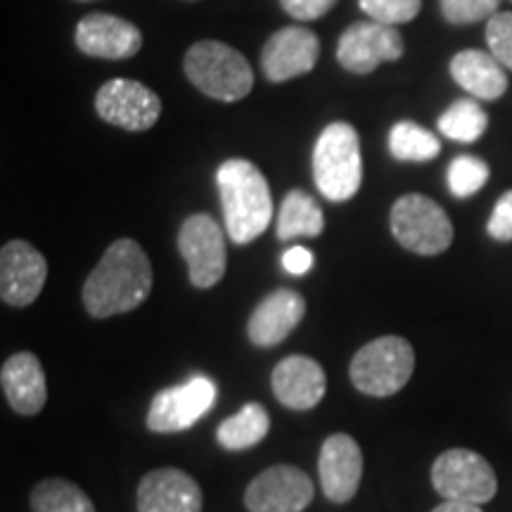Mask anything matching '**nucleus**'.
I'll list each match as a JSON object with an SVG mask.
<instances>
[{"instance_id": "2eb2a0df", "label": "nucleus", "mask_w": 512, "mask_h": 512, "mask_svg": "<svg viewBox=\"0 0 512 512\" xmlns=\"http://www.w3.org/2000/svg\"><path fill=\"white\" fill-rule=\"evenodd\" d=\"M318 475L332 503H349L363 479V453L349 434H330L320 446Z\"/></svg>"}, {"instance_id": "f3484780", "label": "nucleus", "mask_w": 512, "mask_h": 512, "mask_svg": "<svg viewBox=\"0 0 512 512\" xmlns=\"http://www.w3.org/2000/svg\"><path fill=\"white\" fill-rule=\"evenodd\" d=\"M306 313V302L299 292L290 287H280L261 299L259 306L252 311L247 323V332L256 347H278L297 330Z\"/></svg>"}, {"instance_id": "b1692460", "label": "nucleus", "mask_w": 512, "mask_h": 512, "mask_svg": "<svg viewBox=\"0 0 512 512\" xmlns=\"http://www.w3.org/2000/svg\"><path fill=\"white\" fill-rule=\"evenodd\" d=\"M389 152L399 162H430L441 152L439 138L415 121H399L389 131Z\"/></svg>"}, {"instance_id": "a878e982", "label": "nucleus", "mask_w": 512, "mask_h": 512, "mask_svg": "<svg viewBox=\"0 0 512 512\" xmlns=\"http://www.w3.org/2000/svg\"><path fill=\"white\" fill-rule=\"evenodd\" d=\"M489 117L477 100H456L439 117V131L456 143H475L484 136Z\"/></svg>"}, {"instance_id": "5701e85b", "label": "nucleus", "mask_w": 512, "mask_h": 512, "mask_svg": "<svg viewBox=\"0 0 512 512\" xmlns=\"http://www.w3.org/2000/svg\"><path fill=\"white\" fill-rule=\"evenodd\" d=\"M271 430V418H268L266 408L261 403H247L242 411L230 415L216 430V441L226 448V451H245L266 439Z\"/></svg>"}, {"instance_id": "393cba45", "label": "nucleus", "mask_w": 512, "mask_h": 512, "mask_svg": "<svg viewBox=\"0 0 512 512\" xmlns=\"http://www.w3.org/2000/svg\"><path fill=\"white\" fill-rule=\"evenodd\" d=\"M34 512H95V505L86 491L67 479H43L31 494Z\"/></svg>"}, {"instance_id": "cd10ccee", "label": "nucleus", "mask_w": 512, "mask_h": 512, "mask_svg": "<svg viewBox=\"0 0 512 512\" xmlns=\"http://www.w3.org/2000/svg\"><path fill=\"white\" fill-rule=\"evenodd\" d=\"M358 5L373 22L396 27L418 17L422 0H358Z\"/></svg>"}, {"instance_id": "0eeeda50", "label": "nucleus", "mask_w": 512, "mask_h": 512, "mask_svg": "<svg viewBox=\"0 0 512 512\" xmlns=\"http://www.w3.org/2000/svg\"><path fill=\"white\" fill-rule=\"evenodd\" d=\"M432 486L444 501L484 505L496 496L498 479L484 456L470 448H451L434 460Z\"/></svg>"}, {"instance_id": "20e7f679", "label": "nucleus", "mask_w": 512, "mask_h": 512, "mask_svg": "<svg viewBox=\"0 0 512 512\" xmlns=\"http://www.w3.org/2000/svg\"><path fill=\"white\" fill-rule=\"evenodd\" d=\"M183 69L192 86L221 102L247 98L254 86V74L247 57L219 41L195 43L185 53Z\"/></svg>"}, {"instance_id": "aec40b11", "label": "nucleus", "mask_w": 512, "mask_h": 512, "mask_svg": "<svg viewBox=\"0 0 512 512\" xmlns=\"http://www.w3.org/2000/svg\"><path fill=\"white\" fill-rule=\"evenodd\" d=\"M0 384H3L5 399L10 408L19 415H36L43 411L48 399L46 373L41 361L29 351L10 356L0 370Z\"/></svg>"}, {"instance_id": "9d476101", "label": "nucleus", "mask_w": 512, "mask_h": 512, "mask_svg": "<svg viewBox=\"0 0 512 512\" xmlns=\"http://www.w3.org/2000/svg\"><path fill=\"white\" fill-rule=\"evenodd\" d=\"M403 36L396 27L368 22H356L339 36L337 62L351 74H370L384 62H396L403 55Z\"/></svg>"}, {"instance_id": "6ab92c4d", "label": "nucleus", "mask_w": 512, "mask_h": 512, "mask_svg": "<svg viewBox=\"0 0 512 512\" xmlns=\"http://www.w3.org/2000/svg\"><path fill=\"white\" fill-rule=\"evenodd\" d=\"M275 399L292 411H311L325 396L328 377L318 361L309 356H287L271 375Z\"/></svg>"}, {"instance_id": "bb28decb", "label": "nucleus", "mask_w": 512, "mask_h": 512, "mask_svg": "<svg viewBox=\"0 0 512 512\" xmlns=\"http://www.w3.org/2000/svg\"><path fill=\"white\" fill-rule=\"evenodd\" d=\"M446 178L453 195L465 200V197L477 195L486 185V181H489V164L482 162L479 157L460 155L448 164Z\"/></svg>"}, {"instance_id": "ddd939ff", "label": "nucleus", "mask_w": 512, "mask_h": 512, "mask_svg": "<svg viewBox=\"0 0 512 512\" xmlns=\"http://www.w3.org/2000/svg\"><path fill=\"white\" fill-rule=\"evenodd\" d=\"M48 278L46 256L24 240H12L0 252V297L10 306H29Z\"/></svg>"}, {"instance_id": "7c9ffc66", "label": "nucleus", "mask_w": 512, "mask_h": 512, "mask_svg": "<svg viewBox=\"0 0 512 512\" xmlns=\"http://www.w3.org/2000/svg\"><path fill=\"white\" fill-rule=\"evenodd\" d=\"M486 233L496 242L512 240V190L505 192L501 200L496 202L494 214H491L489 223H486Z\"/></svg>"}, {"instance_id": "473e14b6", "label": "nucleus", "mask_w": 512, "mask_h": 512, "mask_svg": "<svg viewBox=\"0 0 512 512\" xmlns=\"http://www.w3.org/2000/svg\"><path fill=\"white\" fill-rule=\"evenodd\" d=\"M283 268L290 275H306L313 268V261H316V256H313L311 249H306L302 245H294L287 249L283 254Z\"/></svg>"}, {"instance_id": "4468645a", "label": "nucleus", "mask_w": 512, "mask_h": 512, "mask_svg": "<svg viewBox=\"0 0 512 512\" xmlns=\"http://www.w3.org/2000/svg\"><path fill=\"white\" fill-rule=\"evenodd\" d=\"M320 41L304 27H285L268 38L261 50V67L268 81L283 83L309 74L318 64Z\"/></svg>"}, {"instance_id": "f257e3e1", "label": "nucleus", "mask_w": 512, "mask_h": 512, "mask_svg": "<svg viewBox=\"0 0 512 512\" xmlns=\"http://www.w3.org/2000/svg\"><path fill=\"white\" fill-rule=\"evenodd\" d=\"M152 292V264L136 240H117L83 285V306L93 318L138 309Z\"/></svg>"}, {"instance_id": "a211bd4d", "label": "nucleus", "mask_w": 512, "mask_h": 512, "mask_svg": "<svg viewBox=\"0 0 512 512\" xmlns=\"http://www.w3.org/2000/svg\"><path fill=\"white\" fill-rule=\"evenodd\" d=\"M202 489L176 467L152 470L138 484V512H200Z\"/></svg>"}, {"instance_id": "72a5a7b5", "label": "nucleus", "mask_w": 512, "mask_h": 512, "mask_svg": "<svg viewBox=\"0 0 512 512\" xmlns=\"http://www.w3.org/2000/svg\"><path fill=\"white\" fill-rule=\"evenodd\" d=\"M432 512H484L479 505L475 503H465V501H444L437 505Z\"/></svg>"}, {"instance_id": "c85d7f7f", "label": "nucleus", "mask_w": 512, "mask_h": 512, "mask_svg": "<svg viewBox=\"0 0 512 512\" xmlns=\"http://www.w3.org/2000/svg\"><path fill=\"white\" fill-rule=\"evenodd\" d=\"M501 0H441V12L451 24H475L498 15Z\"/></svg>"}, {"instance_id": "1a4fd4ad", "label": "nucleus", "mask_w": 512, "mask_h": 512, "mask_svg": "<svg viewBox=\"0 0 512 512\" xmlns=\"http://www.w3.org/2000/svg\"><path fill=\"white\" fill-rule=\"evenodd\" d=\"M178 249L188 264L190 283L197 290L219 285L226 275V238L219 223L209 214H192L178 233Z\"/></svg>"}, {"instance_id": "dca6fc26", "label": "nucleus", "mask_w": 512, "mask_h": 512, "mask_svg": "<svg viewBox=\"0 0 512 512\" xmlns=\"http://www.w3.org/2000/svg\"><path fill=\"white\" fill-rule=\"evenodd\" d=\"M76 46L83 55L102 60H128L143 48V34L136 24L117 15L91 12L76 27Z\"/></svg>"}, {"instance_id": "412c9836", "label": "nucleus", "mask_w": 512, "mask_h": 512, "mask_svg": "<svg viewBox=\"0 0 512 512\" xmlns=\"http://www.w3.org/2000/svg\"><path fill=\"white\" fill-rule=\"evenodd\" d=\"M451 76L477 100H498L508 91L505 67L484 50H460L451 60Z\"/></svg>"}, {"instance_id": "f03ea898", "label": "nucleus", "mask_w": 512, "mask_h": 512, "mask_svg": "<svg viewBox=\"0 0 512 512\" xmlns=\"http://www.w3.org/2000/svg\"><path fill=\"white\" fill-rule=\"evenodd\" d=\"M216 185L226 219V233L235 245H249L266 233L273 219L268 181L247 159H228L216 169Z\"/></svg>"}, {"instance_id": "6e6552de", "label": "nucleus", "mask_w": 512, "mask_h": 512, "mask_svg": "<svg viewBox=\"0 0 512 512\" xmlns=\"http://www.w3.org/2000/svg\"><path fill=\"white\" fill-rule=\"evenodd\" d=\"M219 387L207 375H195L188 382L162 389L150 403L147 427L157 434H174L190 430L214 408Z\"/></svg>"}, {"instance_id": "4be33fe9", "label": "nucleus", "mask_w": 512, "mask_h": 512, "mask_svg": "<svg viewBox=\"0 0 512 512\" xmlns=\"http://www.w3.org/2000/svg\"><path fill=\"white\" fill-rule=\"evenodd\" d=\"M325 228L323 209L309 192L290 190L280 204L278 238L283 242L297 238H318Z\"/></svg>"}, {"instance_id": "c756f323", "label": "nucleus", "mask_w": 512, "mask_h": 512, "mask_svg": "<svg viewBox=\"0 0 512 512\" xmlns=\"http://www.w3.org/2000/svg\"><path fill=\"white\" fill-rule=\"evenodd\" d=\"M489 53L512 72V12H498L486 24Z\"/></svg>"}, {"instance_id": "39448f33", "label": "nucleus", "mask_w": 512, "mask_h": 512, "mask_svg": "<svg viewBox=\"0 0 512 512\" xmlns=\"http://www.w3.org/2000/svg\"><path fill=\"white\" fill-rule=\"evenodd\" d=\"M415 370V351L403 337L387 335L368 342L351 358V382L358 392L377 396H392L401 392Z\"/></svg>"}, {"instance_id": "7ed1b4c3", "label": "nucleus", "mask_w": 512, "mask_h": 512, "mask_svg": "<svg viewBox=\"0 0 512 512\" xmlns=\"http://www.w3.org/2000/svg\"><path fill=\"white\" fill-rule=\"evenodd\" d=\"M313 181L325 200L349 202L363 183L361 140L347 121L325 126L313 147Z\"/></svg>"}, {"instance_id": "423d86ee", "label": "nucleus", "mask_w": 512, "mask_h": 512, "mask_svg": "<svg viewBox=\"0 0 512 512\" xmlns=\"http://www.w3.org/2000/svg\"><path fill=\"white\" fill-rule=\"evenodd\" d=\"M392 233L401 247L420 256H437L453 242V223L430 197L403 195L392 207Z\"/></svg>"}, {"instance_id": "f8f14e48", "label": "nucleus", "mask_w": 512, "mask_h": 512, "mask_svg": "<svg viewBox=\"0 0 512 512\" xmlns=\"http://www.w3.org/2000/svg\"><path fill=\"white\" fill-rule=\"evenodd\" d=\"M313 501V482L294 465H273L256 475L245 491L249 512H304Z\"/></svg>"}, {"instance_id": "2f4dec72", "label": "nucleus", "mask_w": 512, "mask_h": 512, "mask_svg": "<svg viewBox=\"0 0 512 512\" xmlns=\"http://www.w3.org/2000/svg\"><path fill=\"white\" fill-rule=\"evenodd\" d=\"M283 10L294 19H302V22H313L335 8L337 0H280Z\"/></svg>"}, {"instance_id": "9b49d317", "label": "nucleus", "mask_w": 512, "mask_h": 512, "mask_svg": "<svg viewBox=\"0 0 512 512\" xmlns=\"http://www.w3.org/2000/svg\"><path fill=\"white\" fill-rule=\"evenodd\" d=\"M95 112L102 121L124 131H147L162 114V100L140 81L112 79L95 95Z\"/></svg>"}]
</instances>
